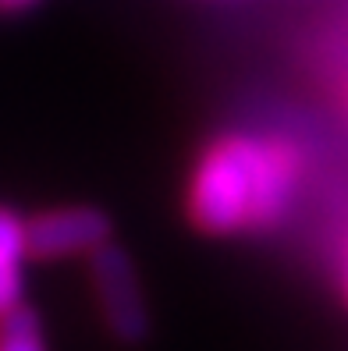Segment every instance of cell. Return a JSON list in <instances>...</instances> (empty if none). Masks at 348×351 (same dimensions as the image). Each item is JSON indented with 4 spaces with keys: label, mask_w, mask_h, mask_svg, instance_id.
Instances as JSON below:
<instances>
[{
    "label": "cell",
    "mask_w": 348,
    "mask_h": 351,
    "mask_svg": "<svg viewBox=\"0 0 348 351\" xmlns=\"http://www.w3.org/2000/svg\"><path fill=\"white\" fill-rule=\"evenodd\" d=\"M295 192V156L281 142L228 135L196 163L189 213L210 234L274 227Z\"/></svg>",
    "instance_id": "6da1fadb"
},
{
    "label": "cell",
    "mask_w": 348,
    "mask_h": 351,
    "mask_svg": "<svg viewBox=\"0 0 348 351\" xmlns=\"http://www.w3.org/2000/svg\"><path fill=\"white\" fill-rule=\"evenodd\" d=\"M89 277L93 291L104 313L107 330L121 344H142L150 337V308L142 298L139 274L128 259L125 249L117 245H100L96 252H89Z\"/></svg>",
    "instance_id": "7a4b0ae2"
},
{
    "label": "cell",
    "mask_w": 348,
    "mask_h": 351,
    "mask_svg": "<svg viewBox=\"0 0 348 351\" xmlns=\"http://www.w3.org/2000/svg\"><path fill=\"white\" fill-rule=\"evenodd\" d=\"M111 241V217L93 206H60L29 220V256L68 259L89 256Z\"/></svg>",
    "instance_id": "3957f363"
},
{
    "label": "cell",
    "mask_w": 348,
    "mask_h": 351,
    "mask_svg": "<svg viewBox=\"0 0 348 351\" xmlns=\"http://www.w3.org/2000/svg\"><path fill=\"white\" fill-rule=\"evenodd\" d=\"M0 351H47L39 316L25 302L0 316Z\"/></svg>",
    "instance_id": "277c9868"
},
{
    "label": "cell",
    "mask_w": 348,
    "mask_h": 351,
    "mask_svg": "<svg viewBox=\"0 0 348 351\" xmlns=\"http://www.w3.org/2000/svg\"><path fill=\"white\" fill-rule=\"evenodd\" d=\"M29 256V220L0 206V266H22Z\"/></svg>",
    "instance_id": "5b68a950"
},
{
    "label": "cell",
    "mask_w": 348,
    "mask_h": 351,
    "mask_svg": "<svg viewBox=\"0 0 348 351\" xmlns=\"http://www.w3.org/2000/svg\"><path fill=\"white\" fill-rule=\"evenodd\" d=\"M22 295H25L22 266H0V316L11 313L14 305H22Z\"/></svg>",
    "instance_id": "8992f818"
},
{
    "label": "cell",
    "mask_w": 348,
    "mask_h": 351,
    "mask_svg": "<svg viewBox=\"0 0 348 351\" xmlns=\"http://www.w3.org/2000/svg\"><path fill=\"white\" fill-rule=\"evenodd\" d=\"M36 0H0V11H18V8H29Z\"/></svg>",
    "instance_id": "52a82bcc"
},
{
    "label": "cell",
    "mask_w": 348,
    "mask_h": 351,
    "mask_svg": "<svg viewBox=\"0 0 348 351\" xmlns=\"http://www.w3.org/2000/svg\"><path fill=\"white\" fill-rule=\"evenodd\" d=\"M345 291H348V280H345Z\"/></svg>",
    "instance_id": "ba28073f"
}]
</instances>
